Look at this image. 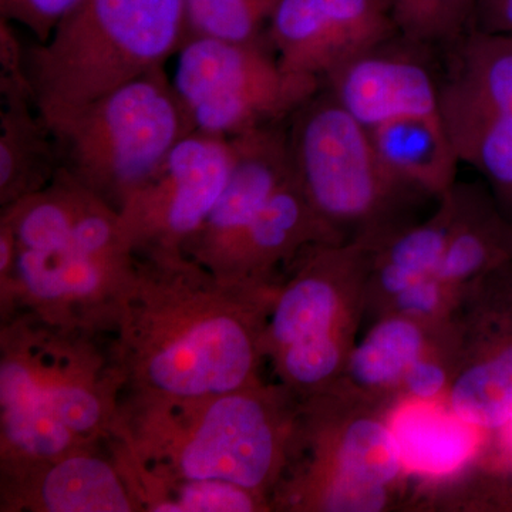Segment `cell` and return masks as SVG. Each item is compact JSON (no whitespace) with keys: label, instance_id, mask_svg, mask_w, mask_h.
I'll return each instance as SVG.
<instances>
[{"label":"cell","instance_id":"cell-27","mask_svg":"<svg viewBox=\"0 0 512 512\" xmlns=\"http://www.w3.org/2000/svg\"><path fill=\"white\" fill-rule=\"evenodd\" d=\"M451 291L436 274L426 275L390 299L394 313L423 323L440 320L451 306Z\"/></svg>","mask_w":512,"mask_h":512},{"label":"cell","instance_id":"cell-21","mask_svg":"<svg viewBox=\"0 0 512 512\" xmlns=\"http://www.w3.org/2000/svg\"><path fill=\"white\" fill-rule=\"evenodd\" d=\"M417 402L403 407L390 426L404 468L414 473L440 476L457 470L473 456L478 446L477 427L471 426L453 412H443Z\"/></svg>","mask_w":512,"mask_h":512},{"label":"cell","instance_id":"cell-1","mask_svg":"<svg viewBox=\"0 0 512 512\" xmlns=\"http://www.w3.org/2000/svg\"><path fill=\"white\" fill-rule=\"evenodd\" d=\"M278 288L218 278L185 254L137 255L111 335L123 396L197 399L261 383Z\"/></svg>","mask_w":512,"mask_h":512},{"label":"cell","instance_id":"cell-26","mask_svg":"<svg viewBox=\"0 0 512 512\" xmlns=\"http://www.w3.org/2000/svg\"><path fill=\"white\" fill-rule=\"evenodd\" d=\"M80 0H0V18L28 30L35 42H45L53 29Z\"/></svg>","mask_w":512,"mask_h":512},{"label":"cell","instance_id":"cell-20","mask_svg":"<svg viewBox=\"0 0 512 512\" xmlns=\"http://www.w3.org/2000/svg\"><path fill=\"white\" fill-rule=\"evenodd\" d=\"M369 134L377 156L399 183L439 200L453 190L460 158L440 114L397 117Z\"/></svg>","mask_w":512,"mask_h":512},{"label":"cell","instance_id":"cell-6","mask_svg":"<svg viewBox=\"0 0 512 512\" xmlns=\"http://www.w3.org/2000/svg\"><path fill=\"white\" fill-rule=\"evenodd\" d=\"M373 247L340 242L309 249L279 284L264 355L299 400L330 392L345 375L356 302L369 281Z\"/></svg>","mask_w":512,"mask_h":512},{"label":"cell","instance_id":"cell-15","mask_svg":"<svg viewBox=\"0 0 512 512\" xmlns=\"http://www.w3.org/2000/svg\"><path fill=\"white\" fill-rule=\"evenodd\" d=\"M340 242L345 241L320 217L293 174L242 232L215 275L275 284L279 268H292L309 249Z\"/></svg>","mask_w":512,"mask_h":512},{"label":"cell","instance_id":"cell-5","mask_svg":"<svg viewBox=\"0 0 512 512\" xmlns=\"http://www.w3.org/2000/svg\"><path fill=\"white\" fill-rule=\"evenodd\" d=\"M187 37L185 0H80L45 42L26 43L37 110L50 126L165 66Z\"/></svg>","mask_w":512,"mask_h":512},{"label":"cell","instance_id":"cell-3","mask_svg":"<svg viewBox=\"0 0 512 512\" xmlns=\"http://www.w3.org/2000/svg\"><path fill=\"white\" fill-rule=\"evenodd\" d=\"M104 336L30 312L0 320V474L109 443L124 379Z\"/></svg>","mask_w":512,"mask_h":512},{"label":"cell","instance_id":"cell-30","mask_svg":"<svg viewBox=\"0 0 512 512\" xmlns=\"http://www.w3.org/2000/svg\"><path fill=\"white\" fill-rule=\"evenodd\" d=\"M392 9L400 36L414 45L427 46L423 0H392Z\"/></svg>","mask_w":512,"mask_h":512},{"label":"cell","instance_id":"cell-24","mask_svg":"<svg viewBox=\"0 0 512 512\" xmlns=\"http://www.w3.org/2000/svg\"><path fill=\"white\" fill-rule=\"evenodd\" d=\"M279 3L281 0H185L188 37L264 42Z\"/></svg>","mask_w":512,"mask_h":512},{"label":"cell","instance_id":"cell-29","mask_svg":"<svg viewBox=\"0 0 512 512\" xmlns=\"http://www.w3.org/2000/svg\"><path fill=\"white\" fill-rule=\"evenodd\" d=\"M470 30L512 36V0H477Z\"/></svg>","mask_w":512,"mask_h":512},{"label":"cell","instance_id":"cell-9","mask_svg":"<svg viewBox=\"0 0 512 512\" xmlns=\"http://www.w3.org/2000/svg\"><path fill=\"white\" fill-rule=\"evenodd\" d=\"M171 77L194 131L234 138L281 126L322 80L286 70L268 42L188 37Z\"/></svg>","mask_w":512,"mask_h":512},{"label":"cell","instance_id":"cell-12","mask_svg":"<svg viewBox=\"0 0 512 512\" xmlns=\"http://www.w3.org/2000/svg\"><path fill=\"white\" fill-rule=\"evenodd\" d=\"M392 0H281L266 29L276 59L322 80L399 36Z\"/></svg>","mask_w":512,"mask_h":512},{"label":"cell","instance_id":"cell-18","mask_svg":"<svg viewBox=\"0 0 512 512\" xmlns=\"http://www.w3.org/2000/svg\"><path fill=\"white\" fill-rule=\"evenodd\" d=\"M485 313L483 346L454 379L448 404L471 426L500 430L512 423V298L498 282Z\"/></svg>","mask_w":512,"mask_h":512},{"label":"cell","instance_id":"cell-22","mask_svg":"<svg viewBox=\"0 0 512 512\" xmlns=\"http://www.w3.org/2000/svg\"><path fill=\"white\" fill-rule=\"evenodd\" d=\"M424 323L409 316H387L350 352L345 375L362 392L383 393L402 386L407 369L426 355Z\"/></svg>","mask_w":512,"mask_h":512},{"label":"cell","instance_id":"cell-2","mask_svg":"<svg viewBox=\"0 0 512 512\" xmlns=\"http://www.w3.org/2000/svg\"><path fill=\"white\" fill-rule=\"evenodd\" d=\"M16 242L0 278V320L30 312L50 325L113 335L137 255L120 212L64 168L42 190L0 208Z\"/></svg>","mask_w":512,"mask_h":512},{"label":"cell","instance_id":"cell-25","mask_svg":"<svg viewBox=\"0 0 512 512\" xmlns=\"http://www.w3.org/2000/svg\"><path fill=\"white\" fill-rule=\"evenodd\" d=\"M477 0H423L427 46H453L471 29Z\"/></svg>","mask_w":512,"mask_h":512},{"label":"cell","instance_id":"cell-23","mask_svg":"<svg viewBox=\"0 0 512 512\" xmlns=\"http://www.w3.org/2000/svg\"><path fill=\"white\" fill-rule=\"evenodd\" d=\"M120 468L136 498L146 512H258L271 510V501L262 495L227 481H165Z\"/></svg>","mask_w":512,"mask_h":512},{"label":"cell","instance_id":"cell-19","mask_svg":"<svg viewBox=\"0 0 512 512\" xmlns=\"http://www.w3.org/2000/svg\"><path fill=\"white\" fill-rule=\"evenodd\" d=\"M456 215L436 275L451 288L484 282L512 264V222L474 185H454Z\"/></svg>","mask_w":512,"mask_h":512},{"label":"cell","instance_id":"cell-16","mask_svg":"<svg viewBox=\"0 0 512 512\" xmlns=\"http://www.w3.org/2000/svg\"><path fill=\"white\" fill-rule=\"evenodd\" d=\"M383 46L330 72L323 79L330 96L367 130L397 117L439 114V83L429 67Z\"/></svg>","mask_w":512,"mask_h":512},{"label":"cell","instance_id":"cell-17","mask_svg":"<svg viewBox=\"0 0 512 512\" xmlns=\"http://www.w3.org/2000/svg\"><path fill=\"white\" fill-rule=\"evenodd\" d=\"M59 146L37 110L25 74H0V208L52 183Z\"/></svg>","mask_w":512,"mask_h":512},{"label":"cell","instance_id":"cell-11","mask_svg":"<svg viewBox=\"0 0 512 512\" xmlns=\"http://www.w3.org/2000/svg\"><path fill=\"white\" fill-rule=\"evenodd\" d=\"M234 163L231 138L192 131L120 210L138 256L180 255L221 197Z\"/></svg>","mask_w":512,"mask_h":512},{"label":"cell","instance_id":"cell-13","mask_svg":"<svg viewBox=\"0 0 512 512\" xmlns=\"http://www.w3.org/2000/svg\"><path fill=\"white\" fill-rule=\"evenodd\" d=\"M231 174L207 220L187 242L184 254L218 274L242 232L254 221L293 171L288 130L284 124L231 138Z\"/></svg>","mask_w":512,"mask_h":512},{"label":"cell","instance_id":"cell-4","mask_svg":"<svg viewBox=\"0 0 512 512\" xmlns=\"http://www.w3.org/2000/svg\"><path fill=\"white\" fill-rule=\"evenodd\" d=\"M299 403L282 384L264 383L197 399L121 396L109 448L126 470L165 481H227L271 501Z\"/></svg>","mask_w":512,"mask_h":512},{"label":"cell","instance_id":"cell-14","mask_svg":"<svg viewBox=\"0 0 512 512\" xmlns=\"http://www.w3.org/2000/svg\"><path fill=\"white\" fill-rule=\"evenodd\" d=\"M2 512H141L109 446L0 474Z\"/></svg>","mask_w":512,"mask_h":512},{"label":"cell","instance_id":"cell-7","mask_svg":"<svg viewBox=\"0 0 512 512\" xmlns=\"http://www.w3.org/2000/svg\"><path fill=\"white\" fill-rule=\"evenodd\" d=\"M62 168L120 212L194 131L165 66L49 126Z\"/></svg>","mask_w":512,"mask_h":512},{"label":"cell","instance_id":"cell-10","mask_svg":"<svg viewBox=\"0 0 512 512\" xmlns=\"http://www.w3.org/2000/svg\"><path fill=\"white\" fill-rule=\"evenodd\" d=\"M439 83V114L458 158L511 201L512 36L468 30Z\"/></svg>","mask_w":512,"mask_h":512},{"label":"cell","instance_id":"cell-8","mask_svg":"<svg viewBox=\"0 0 512 512\" xmlns=\"http://www.w3.org/2000/svg\"><path fill=\"white\" fill-rule=\"evenodd\" d=\"M288 136L296 180L343 241L377 247L403 229L394 212L417 192L389 173L369 130L328 92L293 114Z\"/></svg>","mask_w":512,"mask_h":512},{"label":"cell","instance_id":"cell-28","mask_svg":"<svg viewBox=\"0 0 512 512\" xmlns=\"http://www.w3.org/2000/svg\"><path fill=\"white\" fill-rule=\"evenodd\" d=\"M447 384V370L437 360L424 355L407 369L402 387L417 402H431L446 390Z\"/></svg>","mask_w":512,"mask_h":512},{"label":"cell","instance_id":"cell-32","mask_svg":"<svg viewBox=\"0 0 512 512\" xmlns=\"http://www.w3.org/2000/svg\"><path fill=\"white\" fill-rule=\"evenodd\" d=\"M511 204H512V195H511Z\"/></svg>","mask_w":512,"mask_h":512},{"label":"cell","instance_id":"cell-31","mask_svg":"<svg viewBox=\"0 0 512 512\" xmlns=\"http://www.w3.org/2000/svg\"><path fill=\"white\" fill-rule=\"evenodd\" d=\"M495 278H497V281L503 286L504 291L512 296V264L498 271L497 274H495Z\"/></svg>","mask_w":512,"mask_h":512}]
</instances>
